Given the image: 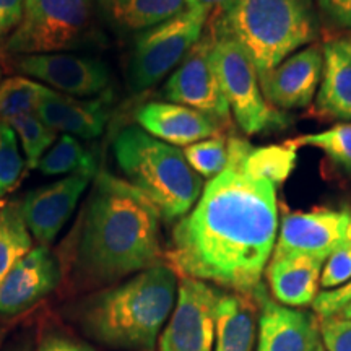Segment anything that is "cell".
Segmentation results:
<instances>
[{
	"instance_id": "cell-12",
	"label": "cell",
	"mask_w": 351,
	"mask_h": 351,
	"mask_svg": "<svg viewBox=\"0 0 351 351\" xmlns=\"http://www.w3.org/2000/svg\"><path fill=\"white\" fill-rule=\"evenodd\" d=\"M13 67L23 77L34 78L57 93L75 98L103 95L111 82V70L104 60L72 52L15 56Z\"/></svg>"
},
{
	"instance_id": "cell-35",
	"label": "cell",
	"mask_w": 351,
	"mask_h": 351,
	"mask_svg": "<svg viewBox=\"0 0 351 351\" xmlns=\"http://www.w3.org/2000/svg\"><path fill=\"white\" fill-rule=\"evenodd\" d=\"M25 0H0V39L16 28L23 15Z\"/></svg>"
},
{
	"instance_id": "cell-8",
	"label": "cell",
	"mask_w": 351,
	"mask_h": 351,
	"mask_svg": "<svg viewBox=\"0 0 351 351\" xmlns=\"http://www.w3.org/2000/svg\"><path fill=\"white\" fill-rule=\"evenodd\" d=\"M208 16L197 10H184L174 19L160 23L135 39L129 70L132 91L148 90L168 75L202 39Z\"/></svg>"
},
{
	"instance_id": "cell-38",
	"label": "cell",
	"mask_w": 351,
	"mask_h": 351,
	"mask_svg": "<svg viewBox=\"0 0 351 351\" xmlns=\"http://www.w3.org/2000/svg\"><path fill=\"white\" fill-rule=\"evenodd\" d=\"M0 351H33V340L28 335H21L13 343L7 345Z\"/></svg>"
},
{
	"instance_id": "cell-40",
	"label": "cell",
	"mask_w": 351,
	"mask_h": 351,
	"mask_svg": "<svg viewBox=\"0 0 351 351\" xmlns=\"http://www.w3.org/2000/svg\"><path fill=\"white\" fill-rule=\"evenodd\" d=\"M315 351H327V350H326V346H324L322 343H320V345L317 346V350H315Z\"/></svg>"
},
{
	"instance_id": "cell-22",
	"label": "cell",
	"mask_w": 351,
	"mask_h": 351,
	"mask_svg": "<svg viewBox=\"0 0 351 351\" xmlns=\"http://www.w3.org/2000/svg\"><path fill=\"white\" fill-rule=\"evenodd\" d=\"M256 300L223 291L215 319L213 351H254L257 319Z\"/></svg>"
},
{
	"instance_id": "cell-27",
	"label": "cell",
	"mask_w": 351,
	"mask_h": 351,
	"mask_svg": "<svg viewBox=\"0 0 351 351\" xmlns=\"http://www.w3.org/2000/svg\"><path fill=\"white\" fill-rule=\"evenodd\" d=\"M8 125L15 130L21 148L25 152L26 166L29 169L38 168L41 158L56 143L57 132L52 130L36 112L20 116L8 122Z\"/></svg>"
},
{
	"instance_id": "cell-42",
	"label": "cell",
	"mask_w": 351,
	"mask_h": 351,
	"mask_svg": "<svg viewBox=\"0 0 351 351\" xmlns=\"http://www.w3.org/2000/svg\"><path fill=\"white\" fill-rule=\"evenodd\" d=\"M0 78H2V69H0Z\"/></svg>"
},
{
	"instance_id": "cell-6",
	"label": "cell",
	"mask_w": 351,
	"mask_h": 351,
	"mask_svg": "<svg viewBox=\"0 0 351 351\" xmlns=\"http://www.w3.org/2000/svg\"><path fill=\"white\" fill-rule=\"evenodd\" d=\"M93 39V0H25L3 51L12 57L57 54L82 49Z\"/></svg>"
},
{
	"instance_id": "cell-36",
	"label": "cell",
	"mask_w": 351,
	"mask_h": 351,
	"mask_svg": "<svg viewBox=\"0 0 351 351\" xmlns=\"http://www.w3.org/2000/svg\"><path fill=\"white\" fill-rule=\"evenodd\" d=\"M320 10L341 28L351 29V0H317Z\"/></svg>"
},
{
	"instance_id": "cell-41",
	"label": "cell",
	"mask_w": 351,
	"mask_h": 351,
	"mask_svg": "<svg viewBox=\"0 0 351 351\" xmlns=\"http://www.w3.org/2000/svg\"><path fill=\"white\" fill-rule=\"evenodd\" d=\"M2 341H3V332L0 330V346H2Z\"/></svg>"
},
{
	"instance_id": "cell-37",
	"label": "cell",
	"mask_w": 351,
	"mask_h": 351,
	"mask_svg": "<svg viewBox=\"0 0 351 351\" xmlns=\"http://www.w3.org/2000/svg\"><path fill=\"white\" fill-rule=\"evenodd\" d=\"M232 0H186L187 10H197L210 15V13H223L230 7Z\"/></svg>"
},
{
	"instance_id": "cell-3",
	"label": "cell",
	"mask_w": 351,
	"mask_h": 351,
	"mask_svg": "<svg viewBox=\"0 0 351 351\" xmlns=\"http://www.w3.org/2000/svg\"><path fill=\"white\" fill-rule=\"evenodd\" d=\"M179 275L158 263L125 282L98 289L70 307L77 327L96 343L119 351H156L178 298Z\"/></svg>"
},
{
	"instance_id": "cell-17",
	"label": "cell",
	"mask_w": 351,
	"mask_h": 351,
	"mask_svg": "<svg viewBox=\"0 0 351 351\" xmlns=\"http://www.w3.org/2000/svg\"><path fill=\"white\" fill-rule=\"evenodd\" d=\"M135 119L147 134L173 147H189L200 140L217 137L219 132V124L212 117L176 103L153 101L143 104Z\"/></svg>"
},
{
	"instance_id": "cell-21",
	"label": "cell",
	"mask_w": 351,
	"mask_h": 351,
	"mask_svg": "<svg viewBox=\"0 0 351 351\" xmlns=\"http://www.w3.org/2000/svg\"><path fill=\"white\" fill-rule=\"evenodd\" d=\"M296 150L291 140L282 145L252 147L243 138L228 140V161L256 179H265L274 186L283 184L296 166Z\"/></svg>"
},
{
	"instance_id": "cell-9",
	"label": "cell",
	"mask_w": 351,
	"mask_h": 351,
	"mask_svg": "<svg viewBox=\"0 0 351 351\" xmlns=\"http://www.w3.org/2000/svg\"><path fill=\"white\" fill-rule=\"evenodd\" d=\"M223 291L195 278L179 280L171 317L158 340V351H213L215 319Z\"/></svg>"
},
{
	"instance_id": "cell-11",
	"label": "cell",
	"mask_w": 351,
	"mask_h": 351,
	"mask_svg": "<svg viewBox=\"0 0 351 351\" xmlns=\"http://www.w3.org/2000/svg\"><path fill=\"white\" fill-rule=\"evenodd\" d=\"M212 47L213 36L202 38L166 82L163 93L173 103L195 109L221 124L230 122L231 109L215 69Z\"/></svg>"
},
{
	"instance_id": "cell-16",
	"label": "cell",
	"mask_w": 351,
	"mask_h": 351,
	"mask_svg": "<svg viewBox=\"0 0 351 351\" xmlns=\"http://www.w3.org/2000/svg\"><path fill=\"white\" fill-rule=\"evenodd\" d=\"M322 51L317 46L306 47L261 75L262 93L280 109L309 106L322 78Z\"/></svg>"
},
{
	"instance_id": "cell-26",
	"label": "cell",
	"mask_w": 351,
	"mask_h": 351,
	"mask_svg": "<svg viewBox=\"0 0 351 351\" xmlns=\"http://www.w3.org/2000/svg\"><path fill=\"white\" fill-rule=\"evenodd\" d=\"M38 168L46 176L73 174L78 171H96V160L93 152L80 140L62 134L41 158Z\"/></svg>"
},
{
	"instance_id": "cell-10",
	"label": "cell",
	"mask_w": 351,
	"mask_h": 351,
	"mask_svg": "<svg viewBox=\"0 0 351 351\" xmlns=\"http://www.w3.org/2000/svg\"><path fill=\"white\" fill-rule=\"evenodd\" d=\"M346 247H351V210L319 207L283 215L271 258L309 256L326 261Z\"/></svg>"
},
{
	"instance_id": "cell-14",
	"label": "cell",
	"mask_w": 351,
	"mask_h": 351,
	"mask_svg": "<svg viewBox=\"0 0 351 351\" xmlns=\"http://www.w3.org/2000/svg\"><path fill=\"white\" fill-rule=\"evenodd\" d=\"M62 280V267L49 247L36 245L0 282V317L25 314L51 295Z\"/></svg>"
},
{
	"instance_id": "cell-15",
	"label": "cell",
	"mask_w": 351,
	"mask_h": 351,
	"mask_svg": "<svg viewBox=\"0 0 351 351\" xmlns=\"http://www.w3.org/2000/svg\"><path fill=\"white\" fill-rule=\"evenodd\" d=\"M254 300L261 309L256 351H315L322 343L315 314L271 301L263 285Z\"/></svg>"
},
{
	"instance_id": "cell-5",
	"label": "cell",
	"mask_w": 351,
	"mask_h": 351,
	"mask_svg": "<svg viewBox=\"0 0 351 351\" xmlns=\"http://www.w3.org/2000/svg\"><path fill=\"white\" fill-rule=\"evenodd\" d=\"M313 0H232L217 15V33L236 39L258 77L317 36Z\"/></svg>"
},
{
	"instance_id": "cell-24",
	"label": "cell",
	"mask_w": 351,
	"mask_h": 351,
	"mask_svg": "<svg viewBox=\"0 0 351 351\" xmlns=\"http://www.w3.org/2000/svg\"><path fill=\"white\" fill-rule=\"evenodd\" d=\"M33 249V236L26 226L21 205L10 202L0 208V282L12 267Z\"/></svg>"
},
{
	"instance_id": "cell-18",
	"label": "cell",
	"mask_w": 351,
	"mask_h": 351,
	"mask_svg": "<svg viewBox=\"0 0 351 351\" xmlns=\"http://www.w3.org/2000/svg\"><path fill=\"white\" fill-rule=\"evenodd\" d=\"M108 96L80 99L52 90L36 114L52 130L82 140H93L104 132L109 119Z\"/></svg>"
},
{
	"instance_id": "cell-31",
	"label": "cell",
	"mask_w": 351,
	"mask_h": 351,
	"mask_svg": "<svg viewBox=\"0 0 351 351\" xmlns=\"http://www.w3.org/2000/svg\"><path fill=\"white\" fill-rule=\"evenodd\" d=\"M351 280V247L333 252L326 258L320 274V287L324 291L340 288Z\"/></svg>"
},
{
	"instance_id": "cell-13",
	"label": "cell",
	"mask_w": 351,
	"mask_h": 351,
	"mask_svg": "<svg viewBox=\"0 0 351 351\" xmlns=\"http://www.w3.org/2000/svg\"><path fill=\"white\" fill-rule=\"evenodd\" d=\"M96 171H78L46 186L29 191L21 202V213L39 245H49L69 221Z\"/></svg>"
},
{
	"instance_id": "cell-33",
	"label": "cell",
	"mask_w": 351,
	"mask_h": 351,
	"mask_svg": "<svg viewBox=\"0 0 351 351\" xmlns=\"http://www.w3.org/2000/svg\"><path fill=\"white\" fill-rule=\"evenodd\" d=\"M348 304H351V280L340 288L319 293L313 302V309L319 320H326L339 315Z\"/></svg>"
},
{
	"instance_id": "cell-7",
	"label": "cell",
	"mask_w": 351,
	"mask_h": 351,
	"mask_svg": "<svg viewBox=\"0 0 351 351\" xmlns=\"http://www.w3.org/2000/svg\"><path fill=\"white\" fill-rule=\"evenodd\" d=\"M212 57L223 93L241 130L247 135L288 127V119L267 103L258 72L244 47L228 34L215 32Z\"/></svg>"
},
{
	"instance_id": "cell-1",
	"label": "cell",
	"mask_w": 351,
	"mask_h": 351,
	"mask_svg": "<svg viewBox=\"0 0 351 351\" xmlns=\"http://www.w3.org/2000/svg\"><path fill=\"white\" fill-rule=\"evenodd\" d=\"M276 187L228 161L176 223L166 258L181 278L252 298L278 238Z\"/></svg>"
},
{
	"instance_id": "cell-39",
	"label": "cell",
	"mask_w": 351,
	"mask_h": 351,
	"mask_svg": "<svg viewBox=\"0 0 351 351\" xmlns=\"http://www.w3.org/2000/svg\"><path fill=\"white\" fill-rule=\"evenodd\" d=\"M335 317H341V319H350L351 320V304H348L345 307L343 311L339 315H335Z\"/></svg>"
},
{
	"instance_id": "cell-25",
	"label": "cell",
	"mask_w": 351,
	"mask_h": 351,
	"mask_svg": "<svg viewBox=\"0 0 351 351\" xmlns=\"http://www.w3.org/2000/svg\"><path fill=\"white\" fill-rule=\"evenodd\" d=\"M51 88L32 78L16 75L0 83V122H10L20 116L36 112Z\"/></svg>"
},
{
	"instance_id": "cell-19",
	"label": "cell",
	"mask_w": 351,
	"mask_h": 351,
	"mask_svg": "<svg viewBox=\"0 0 351 351\" xmlns=\"http://www.w3.org/2000/svg\"><path fill=\"white\" fill-rule=\"evenodd\" d=\"M322 258L291 256L270 258L267 265V282L276 302L288 307L313 304L319 295Z\"/></svg>"
},
{
	"instance_id": "cell-23",
	"label": "cell",
	"mask_w": 351,
	"mask_h": 351,
	"mask_svg": "<svg viewBox=\"0 0 351 351\" xmlns=\"http://www.w3.org/2000/svg\"><path fill=\"white\" fill-rule=\"evenodd\" d=\"M101 13L124 33L147 32L187 10L186 0H98Z\"/></svg>"
},
{
	"instance_id": "cell-4",
	"label": "cell",
	"mask_w": 351,
	"mask_h": 351,
	"mask_svg": "<svg viewBox=\"0 0 351 351\" xmlns=\"http://www.w3.org/2000/svg\"><path fill=\"white\" fill-rule=\"evenodd\" d=\"M112 148L127 182L155 205L161 219L179 221L194 208L204 184L178 147L129 125L117 134Z\"/></svg>"
},
{
	"instance_id": "cell-29",
	"label": "cell",
	"mask_w": 351,
	"mask_h": 351,
	"mask_svg": "<svg viewBox=\"0 0 351 351\" xmlns=\"http://www.w3.org/2000/svg\"><path fill=\"white\" fill-rule=\"evenodd\" d=\"M25 168L26 160L15 130L7 122H0V200L19 186Z\"/></svg>"
},
{
	"instance_id": "cell-20",
	"label": "cell",
	"mask_w": 351,
	"mask_h": 351,
	"mask_svg": "<svg viewBox=\"0 0 351 351\" xmlns=\"http://www.w3.org/2000/svg\"><path fill=\"white\" fill-rule=\"evenodd\" d=\"M317 109L326 117L351 121V36L326 43Z\"/></svg>"
},
{
	"instance_id": "cell-32",
	"label": "cell",
	"mask_w": 351,
	"mask_h": 351,
	"mask_svg": "<svg viewBox=\"0 0 351 351\" xmlns=\"http://www.w3.org/2000/svg\"><path fill=\"white\" fill-rule=\"evenodd\" d=\"M320 339L327 351H351V320L330 317L319 320Z\"/></svg>"
},
{
	"instance_id": "cell-34",
	"label": "cell",
	"mask_w": 351,
	"mask_h": 351,
	"mask_svg": "<svg viewBox=\"0 0 351 351\" xmlns=\"http://www.w3.org/2000/svg\"><path fill=\"white\" fill-rule=\"evenodd\" d=\"M34 351H96L88 341L73 337L62 328L49 327L39 339Z\"/></svg>"
},
{
	"instance_id": "cell-28",
	"label": "cell",
	"mask_w": 351,
	"mask_h": 351,
	"mask_svg": "<svg viewBox=\"0 0 351 351\" xmlns=\"http://www.w3.org/2000/svg\"><path fill=\"white\" fill-rule=\"evenodd\" d=\"M295 147H314L322 150L330 160L351 173V122L337 124L317 134L293 138Z\"/></svg>"
},
{
	"instance_id": "cell-30",
	"label": "cell",
	"mask_w": 351,
	"mask_h": 351,
	"mask_svg": "<svg viewBox=\"0 0 351 351\" xmlns=\"http://www.w3.org/2000/svg\"><path fill=\"white\" fill-rule=\"evenodd\" d=\"M184 156L197 174L213 179L228 166V142L221 135L200 140L186 147Z\"/></svg>"
},
{
	"instance_id": "cell-2",
	"label": "cell",
	"mask_w": 351,
	"mask_h": 351,
	"mask_svg": "<svg viewBox=\"0 0 351 351\" xmlns=\"http://www.w3.org/2000/svg\"><path fill=\"white\" fill-rule=\"evenodd\" d=\"M160 225V212L142 192L108 171L96 173L65 244L72 288L93 293L163 263Z\"/></svg>"
}]
</instances>
